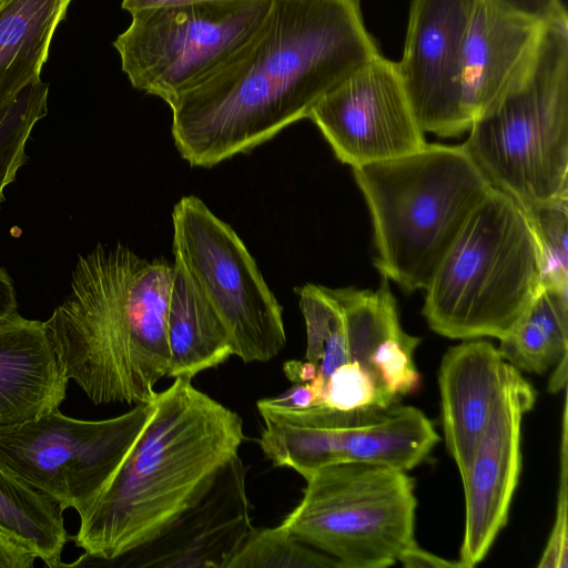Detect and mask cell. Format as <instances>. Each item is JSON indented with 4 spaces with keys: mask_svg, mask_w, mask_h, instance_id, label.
<instances>
[{
    "mask_svg": "<svg viewBox=\"0 0 568 568\" xmlns=\"http://www.w3.org/2000/svg\"><path fill=\"white\" fill-rule=\"evenodd\" d=\"M378 53L359 0H273L257 31L170 105L174 144L192 166L247 153Z\"/></svg>",
    "mask_w": 568,
    "mask_h": 568,
    "instance_id": "1",
    "label": "cell"
},
{
    "mask_svg": "<svg viewBox=\"0 0 568 568\" xmlns=\"http://www.w3.org/2000/svg\"><path fill=\"white\" fill-rule=\"evenodd\" d=\"M172 265L122 245L79 255L70 293L44 322L69 381L95 405L151 402L166 376Z\"/></svg>",
    "mask_w": 568,
    "mask_h": 568,
    "instance_id": "2",
    "label": "cell"
},
{
    "mask_svg": "<svg viewBox=\"0 0 568 568\" xmlns=\"http://www.w3.org/2000/svg\"><path fill=\"white\" fill-rule=\"evenodd\" d=\"M111 480L81 514L73 540L113 561L162 532L239 454L240 415L176 377Z\"/></svg>",
    "mask_w": 568,
    "mask_h": 568,
    "instance_id": "3",
    "label": "cell"
},
{
    "mask_svg": "<svg viewBox=\"0 0 568 568\" xmlns=\"http://www.w3.org/2000/svg\"><path fill=\"white\" fill-rule=\"evenodd\" d=\"M462 144L493 187L525 206L568 193V17L544 20L518 70Z\"/></svg>",
    "mask_w": 568,
    "mask_h": 568,
    "instance_id": "4",
    "label": "cell"
},
{
    "mask_svg": "<svg viewBox=\"0 0 568 568\" xmlns=\"http://www.w3.org/2000/svg\"><path fill=\"white\" fill-rule=\"evenodd\" d=\"M372 217L374 265L405 292L425 290L463 226L493 189L463 145L427 143L353 168Z\"/></svg>",
    "mask_w": 568,
    "mask_h": 568,
    "instance_id": "5",
    "label": "cell"
},
{
    "mask_svg": "<svg viewBox=\"0 0 568 568\" xmlns=\"http://www.w3.org/2000/svg\"><path fill=\"white\" fill-rule=\"evenodd\" d=\"M541 286L528 216L515 199L493 187L433 274L422 314L448 338L501 339Z\"/></svg>",
    "mask_w": 568,
    "mask_h": 568,
    "instance_id": "6",
    "label": "cell"
},
{
    "mask_svg": "<svg viewBox=\"0 0 568 568\" xmlns=\"http://www.w3.org/2000/svg\"><path fill=\"white\" fill-rule=\"evenodd\" d=\"M406 471L368 463L326 466L306 479L281 525L341 568H385L414 546L417 500Z\"/></svg>",
    "mask_w": 568,
    "mask_h": 568,
    "instance_id": "7",
    "label": "cell"
},
{
    "mask_svg": "<svg viewBox=\"0 0 568 568\" xmlns=\"http://www.w3.org/2000/svg\"><path fill=\"white\" fill-rule=\"evenodd\" d=\"M273 0L141 10L113 42L131 84L169 105L216 71L260 28Z\"/></svg>",
    "mask_w": 568,
    "mask_h": 568,
    "instance_id": "8",
    "label": "cell"
},
{
    "mask_svg": "<svg viewBox=\"0 0 568 568\" xmlns=\"http://www.w3.org/2000/svg\"><path fill=\"white\" fill-rule=\"evenodd\" d=\"M173 253L225 326L233 355L267 362L285 346L282 306L236 232L194 195L172 212Z\"/></svg>",
    "mask_w": 568,
    "mask_h": 568,
    "instance_id": "9",
    "label": "cell"
},
{
    "mask_svg": "<svg viewBox=\"0 0 568 568\" xmlns=\"http://www.w3.org/2000/svg\"><path fill=\"white\" fill-rule=\"evenodd\" d=\"M153 409L152 399L116 417L87 420L58 408L0 426V465L63 510L81 515L121 466Z\"/></svg>",
    "mask_w": 568,
    "mask_h": 568,
    "instance_id": "10",
    "label": "cell"
},
{
    "mask_svg": "<svg viewBox=\"0 0 568 568\" xmlns=\"http://www.w3.org/2000/svg\"><path fill=\"white\" fill-rule=\"evenodd\" d=\"M308 119L336 159L352 169L402 158L427 144L396 62L381 53L327 92Z\"/></svg>",
    "mask_w": 568,
    "mask_h": 568,
    "instance_id": "11",
    "label": "cell"
},
{
    "mask_svg": "<svg viewBox=\"0 0 568 568\" xmlns=\"http://www.w3.org/2000/svg\"><path fill=\"white\" fill-rule=\"evenodd\" d=\"M476 0H412L399 77L424 132L469 130L462 108L460 58Z\"/></svg>",
    "mask_w": 568,
    "mask_h": 568,
    "instance_id": "12",
    "label": "cell"
},
{
    "mask_svg": "<svg viewBox=\"0 0 568 568\" xmlns=\"http://www.w3.org/2000/svg\"><path fill=\"white\" fill-rule=\"evenodd\" d=\"M253 530L246 469L237 454L162 532L111 562L130 568H227Z\"/></svg>",
    "mask_w": 568,
    "mask_h": 568,
    "instance_id": "13",
    "label": "cell"
},
{
    "mask_svg": "<svg viewBox=\"0 0 568 568\" xmlns=\"http://www.w3.org/2000/svg\"><path fill=\"white\" fill-rule=\"evenodd\" d=\"M535 400V389L515 368L495 404L471 464L462 477L465 530L459 561L464 568H471L485 558L507 524L521 468L523 417Z\"/></svg>",
    "mask_w": 568,
    "mask_h": 568,
    "instance_id": "14",
    "label": "cell"
},
{
    "mask_svg": "<svg viewBox=\"0 0 568 568\" xmlns=\"http://www.w3.org/2000/svg\"><path fill=\"white\" fill-rule=\"evenodd\" d=\"M514 369L498 347L484 339L450 347L442 358L438 387L445 446L460 477Z\"/></svg>",
    "mask_w": 568,
    "mask_h": 568,
    "instance_id": "15",
    "label": "cell"
},
{
    "mask_svg": "<svg viewBox=\"0 0 568 568\" xmlns=\"http://www.w3.org/2000/svg\"><path fill=\"white\" fill-rule=\"evenodd\" d=\"M542 22L513 12L495 0H476L459 72L462 108L469 126L530 53Z\"/></svg>",
    "mask_w": 568,
    "mask_h": 568,
    "instance_id": "16",
    "label": "cell"
},
{
    "mask_svg": "<svg viewBox=\"0 0 568 568\" xmlns=\"http://www.w3.org/2000/svg\"><path fill=\"white\" fill-rule=\"evenodd\" d=\"M68 383L44 322L18 312L0 317V426L58 409Z\"/></svg>",
    "mask_w": 568,
    "mask_h": 568,
    "instance_id": "17",
    "label": "cell"
},
{
    "mask_svg": "<svg viewBox=\"0 0 568 568\" xmlns=\"http://www.w3.org/2000/svg\"><path fill=\"white\" fill-rule=\"evenodd\" d=\"M439 436L418 408L398 403L343 410L341 463H368L407 471L429 455Z\"/></svg>",
    "mask_w": 568,
    "mask_h": 568,
    "instance_id": "18",
    "label": "cell"
},
{
    "mask_svg": "<svg viewBox=\"0 0 568 568\" xmlns=\"http://www.w3.org/2000/svg\"><path fill=\"white\" fill-rule=\"evenodd\" d=\"M166 336L170 351L168 377L192 379L233 355L231 339L221 318L175 258Z\"/></svg>",
    "mask_w": 568,
    "mask_h": 568,
    "instance_id": "19",
    "label": "cell"
},
{
    "mask_svg": "<svg viewBox=\"0 0 568 568\" xmlns=\"http://www.w3.org/2000/svg\"><path fill=\"white\" fill-rule=\"evenodd\" d=\"M72 1H0V111L41 80L54 32Z\"/></svg>",
    "mask_w": 568,
    "mask_h": 568,
    "instance_id": "20",
    "label": "cell"
},
{
    "mask_svg": "<svg viewBox=\"0 0 568 568\" xmlns=\"http://www.w3.org/2000/svg\"><path fill=\"white\" fill-rule=\"evenodd\" d=\"M264 422L260 446L274 467H288L305 480L339 464L337 435L342 410L325 405L281 409L257 402Z\"/></svg>",
    "mask_w": 568,
    "mask_h": 568,
    "instance_id": "21",
    "label": "cell"
},
{
    "mask_svg": "<svg viewBox=\"0 0 568 568\" xmlns=\"http://www.w3.org/2000/svg\"><path fill=\"white\" fill-rule=\"evenodd\" d=\"M519 372L545 374L568 356V288L541 286L511 331L499 339Z\"/></svg>",
    "mask_w": 568,
    "mask_h": 568,
    "instance_id": "22",
    "label": "cell"
},
{
    "mask_svg": "<svg viewBox=\"0 0 568 568\" xmlns=\"http://www.w3.org/2000/svg\"><path fill=\"white\" fill-rule=\"evenodd\" d=\"M63 509L0 465V527L48 567L62 566L68 541Z\"/></svg>",
    "mask_w": 568,
    "mask_h": 568,
    "instance_id": "23",
    "label": "cell"
},
{
    "mask_svg": "<svg viewBox=\"0 0 568 568\" xmlns=\"http://www.w3.org/2000/svg\"><path fill=\"white\" fill-rule=\"evenodd\" d=\"M295 292L306 326V361L317 367L325 383L337 366L348 362L344 312L328 287L307 283Z\"/></svg>",
    "mask_w": 568,
    "mask_h": 568,
    "instance_id": "24",
    "label": "cell"
},
{
    "mask_svg": "<svg viewBox=\"0 0 568 568\" xmlns=\"http://www.w3.org/2000/svg\"><path fill=\"white\" fill-rule=\"evenodd\" d=\"M48 94L49 84L36 81L0 111V209L6 189L28 161V141L37 123L47 115Z\"/></svg>",
    "mask_w": 568,
    "mask_h": 568,
    "instance_id": "25",
    "label": "cell"
},
{
    "mask_svg": "<svg viewBox=\"0 0 568 568\" xmlns=\"http://www.w3.org/2000/svg\"><path fill=\"white\" fill-rule=\"evenodd\" d=\"M227 568H341V565L280 525L254 528Z\"/></svg>",
    "mask_w": 568,
    "mask_h": 568,
    "instance_id": "26",
    "label": "cell"
},
{
    "mask_svg": "<svg viewBox=\"0 0 568 568\" xmlns=\"http://www.w3.org/2000/svg\"><path fill=\"white\" fill-rule=\"evenodd\" d=\"M523 207L537 241L542 286L568 288V193Z\"/></svg>",
    "mask_w": 568,
    "mask_h": 568,
    "instance_id": "27",
    "label": "cell"
},
{
    "mask_svg": "<svg viewBox=\"0 0 568 568\" xmlns=\"http://www.w3.org/2000/svg\"><path fill=\"white\" fill-rule=\"evenodd\" d=\"M400 399L384 389L357 362L337 366L326 378L322 404L337 410L388 406Z\"/></svg>",
    "mask_w": 568,
    "mask_h": 568,
    "instance_id": "28",
    "label": "cell"
},
{
    "mask_svg": "<svg viewBox=\"0 0 568 568\" xmlns=\"http://www.w3.org/2000/svg\"><path fill=\"white\" fill-rule=\"evenodd\" d=\"M567 397L565 396L561 422L560 476L556 517L548 542L538 564L539 568H566L568 566L567 536V489H568V444H567Z\"/></svg>",
    "mask_w": 568,
    "mask_h": 568,
    "instance_id": "29",
    "label": "cell"
},
{
    "mask_svg": "<svg viewBox=\"0 0 568 568\" xmlns=\"http://www.w3.org/2000/svg\"><path fill=\"white\" fill-rule=\"evenodd\" d=\"M324 382L316 377L302 384H294L280 396L261 399L264 404L281 409H303L315 405H322Z\"/></svg>",
    "mask_w": 568,
    "mask_h": 568,
    "instance_id": "30",
    "label": "cell"
},
{
    "mask_svg": "<svg viewBox=\"0 0 568 568\" xmlns=\"http://www.w3.org/2000/svg\"><path fill=\"white\" fill-rule=\"evenodd\" d=\"M36 559L28 547L0 527V568H31Z\"/></svg>",
    "mask_w": 568,
    "mask_h": 568,
    "instance_id": "31",
    "label": "cell"
},
{
    "mask_svg": "<svg viewBox=\"0 0 568 568\" xmlns=\"http://www.w3.org/2000/svg\"><path fill=\"white\" fill-rule=\"evenodd\" d=\"M503 7L526 18L544 21L559 7L561 0H495Z\"/></svg>",
    "mask_w": 568,
    "mask_h": 568,
    "instance_id": "32",
    "label": "cell"
},
{
    "mask_svg": "<svg viewBox=\"0 0 568 568\" xmlns=\"http://www.w3.org/2000/svg\"><path fill=\"white\" fill-rule=\"evenodd\" d=\"M407 568H464L460 561H452L420 548L417 544L406 549L397 559Z\"/></svg>",
    "mask_w": 568,
    "mask_h": 568,
    "instance_id": "33",
    "label": "cell"
},
{
    "mask_svg": "<svg viewBox=\"0 0 568 568\" xmlns=\"http://www.w3.org/2000/svg\"><path fill=\"white\" fill-rule=\"evenodd\" d=\"M237 0H122L121 7L123 10L134 13L141 10L165 8V7H180L200 3H214V2H231Z\"/></svg>",
    "mask_w": 568,
    "mask_h": 568,
    "instance_id": "34",
    "label": "cell"
},
{
    "mask_svg": "<svg viewBox=\"0 0 568 568\" xmlns=\"http://www.w3.org/2000/svg\"><path fill=\"white\" fill-rule=\"evenodd\" d=\"M18 312V300L14 283L9 272L0 266V317Z\"/></svg>",
    "mask_w": 568,
    "mask_h": 568,
    "instance_id": "35",
    "label": "cell"
},
{
    "mask_svg": "<svg viewBox=\"0 0 568 568\" xmlns=\"http://www.w3.org/2000/svg\"><path fill=\"white\" fill-rule=\"evenodd\" d=\"M286 377L294 384L308 383L317 375V367L308 361H290L283 366Z\"/></svg>",
    "mask_w": 568,
    "mask_h": 568,
    "instance_id": "36",
    "label": "cell"
},
{
    "mask_svg": "<svg viewBox=\"0 0 568 568\" xmlns=\"http://www.w3.org/2000/svg\"><path fill=\"white\" fill-rule=\"evenodd\" d=\"M549 379V392L561 390L567 384V357L562 358L556 366Z\"/></svg>",
    "mask_w": 568,
    "mask_h": 568,
    "instance_id": "37",
    "label": "cell"
},
{
    "mask_svg": "<svg viewBox=\"0 0 568 568\" xmlns=\"http://www.w3.org/2000/svg\"><path fill=\"white\" fill-rule=\"evenodd\" d=\"M0 1H2V0H0Z\"/></svg>",
    "mask_w": 568,
    "mask_h": 568,
    "instance_id": "38",
    "label": "cell"
}]
</instances>
